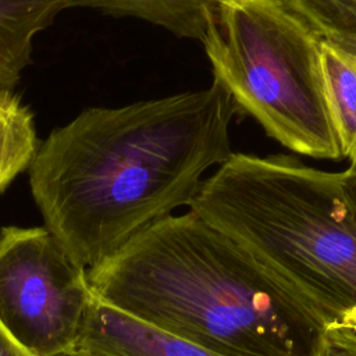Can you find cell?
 <instances>
[{
  "instance_id": "7a4b0ae2",
  "label": "cell",
  "mask_w": 356,
  "mask_h": 356,
  "mask_svg": "<svg viewBox=\"0 0 356 356\" xmlns=\"http://www.w3.org/2000/svg\"><path fill=\"white\" fill-rule=\"evenodd\" d=\"M102 302L222 356H317L325 317L195 211L168 216L88 270Z\"/></svg>"
},
{
  "instance_id": "9c48e42d",
  "label": "cell",
  "mask_w": 356,
  "mask_h": 356,
  "mask_svg": "<svg viewBox=\"0 0 356 356\" xmlns=\"http://www.w3.org/2000/svg\"><path fill=\"white\" fill-rule=\"evenodd\" d=\"M321 67L342 157L356 160V54L323 39Z\"/></svg>"
},
{
  "instance_id": "5bb4252c",
  "label": "cell",
  "mask_w": 356,
  "mask_h": 356,
  "mask_svg": "<svg viewBox=\"0 0 356 356\" xmlns=\"http://www.w3.org/2000/svg\"><path fill=\"white\" fill-rule=\"evenodd\" d=\"M0 356H35L19 345L0 324Z\"/></svg>"
},
{
  "instance_id": "3957f363",
  "label": "cell",
  "mask_w": 356,
  "mask_h": 356,
  "mask_svg": "<svg viewBox=\"0 0 356 356\" xmlns=\"http://www.w3.org/2000/svg\"><path fill=\"white\" fill-rule=\"evenodd\" d=\"M189 210L295 288L330 328L356 331V217L339 172L286 154L232 153Z\"/></svg>"
},
{
  "instance_id": "9a60e30c",
  "label": "cell",
  "mask_w": 356,
  "mask_h": 356,
  "mask_svg": "<svg viewBox=\"0 0 356 356\" xmlns=\"http://www.w3.org/2000/svg\"><path fill=\"white\" fill-rule=\"evenodd\" d=\"M68 356H81V355H78V353H74V355H68Z\"/></svg>"
},
{
  "instance_id": "5b68a950",
  "label": "cell",
  "mask_w": 356,
  "mask_h": 356,
  "mask_svg": "<svg viewBox=\"0 0 356 356\" xmlns=\"http://www.w3.org/2000/svg\"><path fill=\"white\" fill-rule=\"evenodd\" d=\"M95 292L46 227L0 229V324L35 356L78 350Z\"/></svg>"
},
{
  "instance_id": "8992f818",
  "label": "cell",
  "mask_w": 356,
  "mask_h": 356,
  "mask_svg": "<svg viewBox=\"0 0 356 356\" xmlns=\"http://www.w3.org/2000/svg\"><path fill=\"white\" fill-rule=\"evenodd\" d=\"M76 353L81 356H222L135 320L102 302L96 295Z\"/></svg>"
},
{
  "instance_id": "4fadbf2b",
  "label": "cell",
  "mask_w": 356,
  "mask_h": 356,
  "mask_svg": "<svg viewBox=\"0 0 356 356\" xmlns=\"http://www.w3.org/2000/svg\"><path fill=\"white\" fill-rule=\"evenodd\" d=\"M339 181H341V188L343 192V196L356 217V160H352L349 167L339 172Z\"/></svg>"
},
{
  "instance_id": "30bf717a",
  "label": "cell",
  "mask_w": 356,
  "mask_h": 356,
  "mask_svg": "<svg viewBox=\"0 0 356 356\" xmlns=\"http://www.w3.org/2000/svg\"><path fill=\"white\" fill-rule=\"evenodd\" d=\"M39 143L29 107L14 92L0 90V193L29 168Z\"/></svg>"
},
{
  "instance_id": "277c9868",
  "label": "cell",
  "mask_w": 356,
  "mask_h": 356,
  "mask_svg": "<svg viewBox=\"0 0 356 356\" xmlns=\"http://www.w3.org/2000/svg\"><path fill=\"white\" fill-rule=\"evenodd\" d=\"M200 42L239 113L295 153L342 159L325 97L323 38L284 0H218Z\"/></svg>"
},
{
  "instance_id": "7c38bea8",
  "label": "cell",
  "mask_w": 356,
  "mask_h": 356,
  "mask_svg": "<svg viewBox=\"0 0 356 356\" xmlns=\"http://www.w3.org/2000/svg\"><path fill=\"white\" fill-rule=\"evenodd\" d=\"M317 356H356V331L349 328L327 330Z\"/></svg>"
},
{
  "instance_id": "ba28073f",
  "label": "cell",
  "mask_w": 356,
  "mask_h": 356,
  "mask_svg": "<svg viewBox=\"0 0 356 356\" xmlns=\"http://www.w3.org/2000/svg\"><path fill=\"white\" fill-rule=\"evenodd\" d=\"M114 17H134L161 26L178 38L202 40L218 0H65Z\"/></svg>"
},
{
  "instance_id": "52a82bcc",
  "label": "cell",
  "mask_w": 356,
  "mask_h": 356,
  "mask_svg": "<svg viewBox=\"0 0 356 356\" xmlns=\"http://www.w3.org/2000/svg\"><path fill=\"white\" fill-rule=\"evenodd\" d=\"M67 8L65 0H0V90L14 92L32 61L33 38Z\"/></svg>"
},
{
  "instance_id": "8fae6325",
  "label": "cell",
  "mask_w": 356,
  "mask_h": 356,
  "mask_svg": "<svg viewBox=\"0 0 356 356\" xmlns=\"http://www.w3.org/2000/svg\"><path fill=\"white\" fill-rule=\"evenodd\" d=\"M323 39L356 54V0H284Z\"/></svg>"
},
{
  "instance_id": "6da1fadb",
  "label": "cell",
  "mask_w": 356,
  "mask_h": 356,
  "mask_svg": "<svg viewBox=\"0 0 356 356\" xmlns=\"http://www.w3.org/2000/svg\"><path fill=\"white\" fill-rule=\"evenodd\" d=\"M236 113L214 79L200 90L82 110L39 143L28 168L44 227L81 267L103 263L189 207L202 175L232 154Z\"/></svg>"
}]
</instances>
